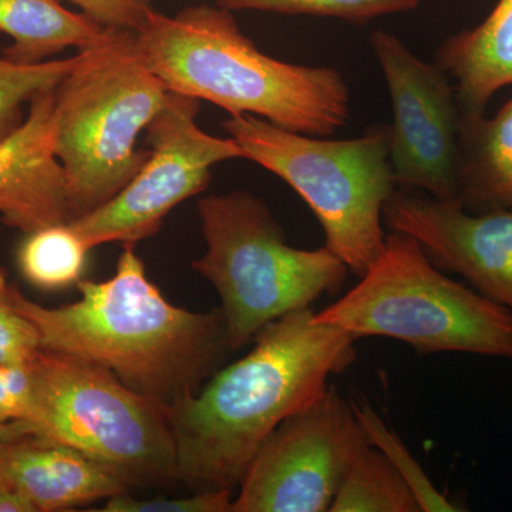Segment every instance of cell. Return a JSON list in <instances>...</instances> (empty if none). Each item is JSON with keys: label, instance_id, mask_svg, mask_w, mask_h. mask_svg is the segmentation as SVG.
I'll return each instance as SVG.
<instances>
[{"label": "cell", "instance_id": "obj_25", "mask_svg": "<svg viewBox=\"0 0 512 512\" xmlns=\"http://www.w3.org/2000/svg\"><path fill=\"white\" fill-rule=\"evenodd\" d=\"M35 404L33 363L0 362V424L29 423Z\"/></svg>", "mask_w": 512, "mask_h": 512}, {"label": "cell", "instance_id": "obj_26", "mask_svg": "<svg viewBox=\"0 0 512 512\" xmlns=\"http://www.w3.org/2000/svg\"><path fill=\"white\" fill-rule=\"evenodd\" d=\"M63 2V0H62ZM103 28L137 33L146 25L156 0H66Z\"/></svg>", "mask_w": 512, "mask_h": 512}, {"label": "cell", "instance_id": "obj_23", "mask_svg": "<svg viewBox=\"0 0 512 512\" xmlns=\"http://www.w3.org/2000/svg\"><path fill=\"white\" fill-rule=\"evenodd\" d=\"M40 350L39 333L13 305L8 279L0 268V362L30 365Z\"/></svg>", "mask_w": 512, "mask_h": 512}, {"label": "cell", "instance_id": "obj_24", "mask_svg": "<svg viewBox=\"0 0 512 512\" xmlns=\"http://www.w3.org/2000/svg\"><path fill=\"white\" fill-rule=\"evenodd\" d=\"M232 491H195L190 497L137 500L121 493L107 500L99 512H231Z\"/></svg>", "mask_w": 512, "mask_h": 512}, {"label": "cell", "instance_id": "obj_14", "mask_svg": "<svg viewBox=\"0 0 512 512\" xmlns=\"http://www.w3.org/2000/svg\"><path fill=\"white\" fill-rule=\"evenodd\" d=\"M0 480L28 498L36 512L73 510L127 493L121 478L74 448L10 423L0 436Z\"/></svg>", "mask_w": 512, "mask_h": 512}, {"label": "cell", "instance_id": "obj_16", "mask_svg": "<svg viewBox=\"0 0 512 512\" xmlns=\"http://www.w3.org/2000/svg\"><path fill=\"white\" fill-rule=\"evenodd\" d=\"M111 32L84 13L64 8L62 0H0V33L12 39L2 53L15 63L47 62L67 47L82 52Z\"/></svg>", "mask_w": 512, "mask_h": 512}, {"label": "cell", "instance_id": "obj_13", "mask_svg": "<svg viewBox=\"0 0 512 512\" xmlns=\"http://www.w3.org/2000/svg\"><path fill=\"white\" fill-rule=\"evenodd\" d=\"M55 90L37 93L23 123L0 141V218L26 235L70 221L56 156Z\"/></svg>", "mask_w": 512, "mask_h": 512}, {"label": "cell", "instance_id": "obj_1", "mask_svg": "<svg viewBox=\"0 0 512 512\" xmlns=\"http://www.w3.org/2000/svg\"><path fill=\"white\" fill-rule=\"evenodd\" d=\"M313 315L306 308L269 323L247 356L168 407L178 481L194 491H234L276 427L355 362V336Z\"/></svg>", "mask_w": 512, "mask_h": 512}, {"label": "cell", "instance_id": "obj_21", "mask_svg": "<svg viewBox=\"0 0 512 512\" xmlns=\"http://www.w3.org/2000/svg\"><path fill=\"white\" fill-rule=\"evenodd\" d=\"M352 404L360 426L365 431L370 446L377 448L380 453L386 456L392 466L402 474L404 481L413 491L420 510L424 512H453L461 511L457 504L450 500L434 487L429 477L424 473L423 468L417 463L403 441L386 423L380 419L379 414L372 409L365 400H355Z\"/></svg>", "mask_w": 512, "mask_h": 512}, {"label": "cell", "instance_id": "obj_18", "mask_svg": "<svg viewBox=\"0 0 512 512\" xmlns=\"http://www.w3.org/2000/svg\"><path fill=\"white\" fill-rule=\"evenodd\" d=\"M330 512H417L413 491L377 448L367 446L357 454L343 477Z\"/></svg>", "mask_w": 512, "mask_h": 512}, {"label": "cell", "instance_id": "obj_15", "mask_svg": "<svg viewBox=\"0 0 512 512\" xmlns=\"http://www.w3.org/2000/svg\"><path fill=\"white\" fill-rule=\"evenodd\" d=\"M437 64L456 80L463 113L483 114L498 90L512 86V0H498L481 25L447 39Z\"/></svg>", "mask_w": 512, "mask_h": 512}, {"label": "cell", "instance_id": "obj_11", "mask_svg": "<svg viewBox=\"0 0 512 512\" xmlns=\"http://www.w3.org/2000/svg\"><path fill=\"white\" fill-rule=\"evenodd\" d=\"M370 42L392 99L394 183L421 188L439 201L458 202L464 113L456 86L439 64L419 59L399 37L375 32Z\"/></svg>", "mask_w": 512, "mask_h": 512}, {"label": "cell", "instance_id": "obj_8", "mask_svg": "<svg viewBox=\"0 0 512 512\" xmlns=\"http://www.w3.org/2000/svg\"><path fill=\"white\" fill-rule=\"evenodd\" d=\"M26 431L86 454L127 487L178 481L168 409L96 363L40 350Z\"/></svg>", "mask_w": 512, "mask_h": 512}, {"label": "cell", "instance_id": "obj_22", "mask_svg": "<svg viewBox=\"0 0 512 512\" xmlns=\"http://www.w3.org/2000/svg\"><path fill=\"white\" fill-rule=\"evenodd\" d=\"M228 10H261L282 15H309L366 22L377 16L407 12L419 6V0H215Z\"/></svg>", "mask_w": 512, "mask_h": 512}, {"label": "cell", "instance_id": "obj_7", "mask_svg": "<svg viewBox=\"0 0 512 512\" xmlns=\"http://www.w3.org/2000/svg\"><path fill=\"white\" fill-rule=\"evenodd\" d=\"M242 160L291 185L316 215L326 245L356 276L382 254L384 207L394 192L389 128L350 140L295 133L255 116L224 123Z\"/></svg>", "mask_w": 512, "mask_h": 512}, {"label": "cell", "instance_id": "obj_9", "mask_svg": "<svg viewBox=\"0 0 512 512\" xmlns=\"http://www.w3.org/2000/svg\"><path fill=\"white\" fill-rule=\"evenodd\" d=\"M200 100L168 92L150 126V156L136 177L109 202L70 221L90 249L154 237L178 204L208 187L211 168L242 158L232 138L214 137L197 124Z\"/></svg>", "mask_w": 512, "mask_h": 512}, {"label": "cell", "instance_id": "obj_4", "mask_svg": "<svg viewBox=\"0 0 512 512\" xmlns=\"http://www.w3.org/2000/svg\"><path fill=\"white\" fill-rule=\"evenodd\" d=\"M167 96L144 62L136 33L113 30L100 45L79 52L55 90L56 156L70 221L113 200L136 177L150 156L138 150V137Z\"/></svg>", "mask_w": 512, "mask_h": 512}, {"label": "cell", "instance_id": "obj_19", "mask_svg": "<svg viewBox=\"0 0 512 512\" xmlns=\"http://www.w3.org/2000/svg\"><path fill=\"white\" fill-rule=\"evenodd\" d=\"M90 248L70 222L30 232L18 252L23 278L45 291H59L82 279Z\"/></svg>", "mask_w": 512, "mask_h": 512}, {"label": "cell", "instance_id": "obj_6", "mask_svg": "<svg viewBox=\"0 0 512 512\" xmlns=\"http://www.w3.org/2000/svg\"><path fill=\"white\" fill-rule=\"evenodd\" d=\"M339 301L315 313L356 339L400 340L419 355L440 352L512 359V313L441 274L419 242L386 235L382 254Z\"/></svg>", "mask_w": 512, "mask_h": 512}, {"label": "cell", "instance_id": "obj_28", "mask_svg": "<svg viewBox=\"0 0 512 512\" xmlns=\"http://www.w3.org/2000/svg\"><path fill=\"white\" fill-rule=\"evenodd\" d=\"M9 424H0V436H3V433L8 429Z\"/></svg>", "mask_w": 512, "mask_h": 512}, {"label": "cell", "instance_id": "obj_3", "mask_svg": "<svg viewBox=\"0 0 512 512\" xmlns=\"http://www.w3.org/2000/svg\"><path fill=\"white\" fill-rule=\"evenodd\" d=\"M136 36L168 92L308 136H330L349 120L342 74L265 55L221 6H188L173 16L154 9Z\"/></svg>", "mask_w": 512, "mask_h": 512}, {"label": "cell", "instance_id": "obj_20", "mask_svg": "<svg viewBox=\"0 0 512 512\" xmlns=\"http://www.w3.org/2000/svg\"><path fill=\"white\" fill-rule=\"evenodd\" d=\"M79 62V55L39 64H19L6 59L0 49V141L25 120L26 104L37 93L55 89Z\"/></svg>", "mask_w": 512, "mask_h": 512}, {"label": "cell", "instance_id": "obj_5", "mask_svg": "<svg viewBox=\"0 0 512 512\" xmlns=\"http://www.w3.org/2000/svg\"><path fill=\"white\" fill-rule=\"evenodd\" d=\"M207 251L192 269L221 298L229 350L245 348L274 320L338 292L349 268L328 247L293 248L265 202L245 191L198 201Z\"/></svg>", "mask_w": 512, "mask_h": 512}, {"label": "cell", "instance_id": "obj_10", "mask_svg": "<svg viewBox=\"0 0 512 512\" xmlns=\"http://www.w3.org/2000/svg\"><path fill=\"white\" fill-rule=\"evenodd\" d=\"M352 404L335 386L292 414L256 451L231 512H325L369 446Z\"/></svg>", "mask_w": 512, "mask_h": 512}, {"label": "cell", "instance_id": "obj_2", "mask_svg": "<svg viewBox=\"0 0 512 512\" xmlns=\"http://www.w3.org/2000/svg\"><path fill=\"white\" fill-rule=\"evenodd\" d=\"M82 298L46 308L10 286L13 305L35 325L40 349L96 363L130 389L171 407L198 392L228 348L220 309L178 308L147 276L136 245H123L116 274L77 282Z\"/></svg>", "mask_w": 512, "mask_h": 512}, {"label": "cell", "instance_id": "obj_17", "mask_svg": "<svg viewBox=\"0 0 512 512\" xmlns=\"http://www.w3.org/2000/svg\"><path fill=\"white\" fill-rule=\"evenodd\" d=\"M458 202L470 212L511 210L512 99L490 120L464 114Z\"/></svg>", "mask_w": 512, "mask_h": 512}, {"label": "cell", "instance_id": "obj_12", "mask_svg": "<svg viewBox=\"0 0 512 512\" xmlns=\"http://www.w3.org/2000/svg\"><path fill=\"white\" fill-rule=\"evenodd\" d=\"M383 217L419 242L437 268L464 279L512 313V208L470 212L458 202L394 191Z\"/></svg>", "mask_w": 512, "mask_h": 512}, {"label": "cell", "instance_id": "obj_27", "mask_svg": "<svg viewBox=\"0 0 512 512\" xmlns=\"http://www.w3.org/2000/svg\"><path fill=\"white\" fill-rule=\"evenodd\" d=\"M0 512H36L28 498L15 487L0 480Z\"/></svg>", "mask_w": 512, "mask_h": 512}]
</instances>
